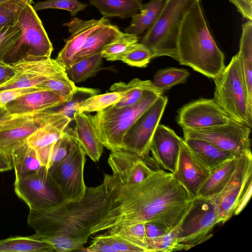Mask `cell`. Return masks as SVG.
Instances as JSON below:
<instances>
[{
    "mask_svg": "<svg viewBox=\"0 0 252 252\" xmlns=\"http://www.w3.org/2000/svg\"><path fill=\"white\" fill-rule=\"evenodd\" d=\"M66 101L56 93L38 90L23 95L8 103L5 108L12 115H32L50 109Z\"/></svg>",
    "mask_w": 252,
    "mask_h": 252,
    "instance_id": "obj_19",
    "label": "cell"
},
{
    "mask_svg": "<svg viewBox=\"0 0 252 252\" xmlns=\"http://www.w3.org/2000/svg\"><path fill=\"white\" fill-rule=\"evenodd\" d=\"M183 139L167 126L158 125L153 136L150 151L155 162L173 173L176 169Z\"/></svg>",
    "mask_w": 252,
    "mask_h": 252,
    "instance_id": "obj_17",
    "label": "cell"
},
{
    "mask_svg": "<svg viewBox=\"0 0 252 252\" xmlns=\"http://www.w3.org/2000/svg\"><path fill=\"white\" fill-rule=\"evenodd\" d=\"M16 25L21 36L3 61L13 64L21 60H38L51 58L53 47L42 23L32 4L26 3Z\"/></svg>",
    "mask_w": 252,
    "mask_h": 252,
    "instance_id": "obj_7",
    "label": "cell"
},
{
    "mask_svg": "<svg viewBox=\"0 0 252 252\" xmlns=\"http://www.w3.org/2000/svg\"><path fill=\"white\" fill-rule=\"evenodd\" d=\"M70 147L66 157L51 166L48 171L59 188L65 202H78L84 196L86 155L70 128Z\"/></svg>",
    "mask_w": 252,
    "mask_h": 252,
    "instance_id": "obj_8",
    "label": "cell"
},
{
    "mask_svg": "<svg viewBox=\"0 0 252 252\" xmlns=\"http://www.w3.org/2000/svg\"><path fill=\"white\" fill-rule=\"evenodd\" d=\"M167 101L166 96L159 95L141 115L126 134L123 139V150L131 152L140 157L148 155L153 136Z\"/></svg>",
    "mask_w": 252,
    "mask_h": 252,
    "instance_id": "obj_12",
    "label": "cell"
},
{
    "mask_svg": "<svg viewBox=\"0 0 252 252\" xmlns=\"http://www.w3.org/2000/svg\"><path fill=\"white\" fill-rule=\"evenodd\" d=\"M26 3L22 0H16L0 5V28L16 25L19 15Z\"/></svg>",
    "mask_w": 252,
    "mask_h": 252,
    "instance_id": "obj_45",
    "label": "cell"
},
{
    "mask_svg": "<svg viewBox=\"0 0 252 252\" xmlns=\"http://www.w3.org/2000/svg\"><path fill=\"white\" fill-rule=\"evenodd\" d=\"M150 90L159 91L154 87L151 80H142L136 78L127 83H115L110 87V91L119 93L121 98L112 106L120 108L134 105L142 99L146 92Z\"/></svg>",
    "mask_w": 252,
    "mask_h": 252,
    "instance_id": "obj_27",
    "label": "cell"
},
{
    "mask_svg": "<svg viewBox=\"0 0 252 252\" xmlns=\"http://www.w3.org/2000/svg\"><path fill=\"white\" fill-rule=\"evenodd\" d=\"M177 51L180 64L188 66L213 80L225 67L224 56L212 37L197 0L180 25Z\"/></svg>",
    "mask_w": 252,
    "mask_h": 252,
    "instance_id": "obj_3",
    "label": "cell"
},
{
    "mask_svg": "<svg viewBox=\"0 0 252 252\" xmlns=\"http://www.w3.org/2000/svg\"><path fill=\"white\" fill-rule=\"evenodd\" d=\"M109 22L108 18L103 17L98 20H89L74 17L69 22L64 23L63 26L67 27L71 34L64 40L65 45L55 60L66 69H68L88 36L95 30Z\"/></svg>",
    "mask_w": 252,
    "mask_h": 252,
    "instance_id": "obj_16",
    "label": "cell"
},
{
    "mask_svg": "<svg viewBox=\"0 0 252 252\" xmlns=\"http://www.w3.org/2000/svg\"><path fill=\"white\" fill-rule=\"evenodd\" d=\"M213 80L215 101L230 118L252 127V111L249 106L246 84L237 54Z\"/></svg>",
    "mask_w": 252,
    "mask_h": 252,
    "instance_id": "obj_6",
    "label": "cell"
},
{
    "mask_svg": "<svg viewBox=\"0 0 252 252\" xmlns=\"http://www.w3.org/2000/svg\"><path fill=\"white\" fill-rule=\"evenodd\" d=\"M251 151L239 156L237 167L222 190L211 199L222 219L223 224L232 216L237 205L252 180Z\"/></svg>",
    "mask_w": 252,
    "mask_h": 252,
    "instance_id": "obj_13",
    "label": "cell"
},
{
    "mask_svg": "<svg viewBox=\"0 0 252 252\" xmlns=\"http://www.w3.org/2000/svg\"><path fill=\"white\" fill-rule=\"evenodd\" d=\"M210 173L194 160L183 140L176 168L172 173L174 179L195 199Z\"/></svg>",
    "mask_w": 252,
    "mask_h": 252,
    "instance_id": "obj_18",
    "label": "cell"
},
{
    "mask_svg": "<svg viewBox=\"0 0 252 252\" xmlns=\"http://www.w3.org/2000/svg\"><path fill=\"white\" fill-rule=\"evenodd\" d=\"M43 90L36 87L12 88L0 91V107L4 108L9 102L29 93Z\"/></svg>",
    "mask_w": 252,
    "mask_h": 252,
    "instance_id": "obj_48",
    "label": "cell"
},
{
    "mask_svg": "<svg viewBox=\"0 0 252 252\" xmlns=\"http://www.w3.org/2000/svg\"><path fill=\"white\" fill-rule=\"evenodd\" d=\"M121 98L120 94L116 92L95 94L85 99L78 110L85 113L97 112L117 103Z\"/></svg>",
    "mask_w": 252,
    "mask_h": 252,
    "instance_id": "obj_38",
    "label": "cell"
},
{
    "mask_svg": "<svg viewBox=\"0 0 252 252\" xmlns=\"http://www.w3.org/2000/svg\"><path fill=\"white\" fill-rule=\"evenodd\" d=\"M103 181L110 192V206L91 229V235L147 221L158 223L170 232L180 226L193 205L194 198L172 173L163 170H155L133 184H122L106 174Z\"/></svg>",
    "mask_w": 252,
    "mask_h": 252,
    "instance_id": "obj_1",
    "label": "cell"
},
{
    "mask_svg": "<svg viewBox=\"0 0 252 252\" xmlns=\"http://www.w3.org/2000/svg\"><path fill=\"white\" fill-rule=\"evenodd\" d=\"M16 0L24 1H26V2L30 3L31 4H32V0H0V5L3 3H6L7 2H9V1H16Z\"/></svg>",
    "mask_w": 252,
    "mask_h": 252,
    "instance_id": "obj_56",
    "label": "cell"
},
{
    "mask_svg": "<svg viewBox=\"0 0 252 252\" xmlns=\"http://www.w3.org/2000/svg\"><path fill=\"white\" fill-rule=\"evenodd\" d=\"M102 59L101 53H99L73 63L66 69L68 76L74 83L85 81L101 69Z\"/></svg>",
    "mask_w": 252,
    "mask_h": 252,
    "instance_id": "obj_32",
    "label": "cell"
},
{
    "mask_svg": "<svg viewBox=\"0 0 252 252\" xmlns=\"http://www.w3.org/2000/svg\"><path fill=\"white\" fill-rule=\"evenodd\" d=\"M153 59L151 50L140 43L132 44L122 58L121 61L130 66L145 67Z\"/></svg>",
    "mask_w": 252,
    "mask_h": 252,
    "instance_id": "obj_40",
    "label": "cell"
},
{
    "mask_svg": "<svg viewBox=\"0 0 252 252\" xmlns=\"http://www.w3.org/2000/svg\"><path fill=\"white\" fill-rule=\"evenodd\" d=\"M16 117L10 115L5 108L0 107V129L13 123Z\"/></svg>",
    "mask_w": 252,
    "mask_h": 252,
    "instance_id": "obj_54",
    "label": "cell"
},
{
    "mask_svg": "<svg viewBox=\"0 0 252 252\" xmlns=\"http://www.w3.org/2000/svg\"><path fill=\"white\" fill-rule=\"evenodd\" d=\"M238 157L229 160L212 171L200 188L195 198L212 199L224 189L234 173Z\"/></svg>",
    "mask_w": 252,
    "mask_h": 252,
    "instance_id": "obj_24",
    "label": "cell"
},
{
    "mask_svg": "<svg viewBox=\"0 0 252 252\" xmlns=\"http://www.w3.org/2000/svg\"><path fill=\"white\" fill-rule=\"evenodd\" d=\"M145 223L140 222L121 226L117 228L107 230V233H115L134 244L142 247L146 251V235Z\"/></svg>",
    "mask_w": 252,
    "mask_h": 252,
    "instance_id": "obj_39",
    "label": "cell"
},
{
    "mask_svg": "<svg viewBox=\"0 0 252 252\" xmlns=\"http://www.w3.org/2000/svg\"><path fill=\"white\" fill-rule=\"evenodd\" d=\"M239 58L245 80L250 109L252 111V21L242 24L239 50Z\"/></svg>",
    "mask_w": 252,
    "mask_h": 252,
    "instance_id": "obj_26",
    "label": "cell"
},
{
    "mask_svg": "<svg viewBox=\"0 0 252 252\" xmlns=\"http://www.w3.org/2000/svg\"><path fill=\"white\" fill-rule=\"evenodd\" d=\"M88 252H118L108 242L105 240L101 235L95 237L91 245L81 251Z\"/></svg>",
    "mask_w": 252,
    "mask_h": 252,
    "instance_id": "obj_49",
    "label": "cell"
},
{
    "mask_svg": "<svg viewBox=\"0 0 252 252\" xmlns=\"http://www.w3.org/2000/svg\"><path fill=\"white\" fill-rule=\"evenodd\" d=\"M70 128L67 126L63 135L52 145L50 151L49 168L61 161L67 155L70 147Z\"/></svg>",
    "mask_w": 252,
    "mask_h": 252,
    "instance_id": "obj_46",
    "label": "cell"
},
{
    "mask_svg": "<svg viewBox=\"0 0 252 252\" xmlns=\"http://www.w3.org/2000/svg\"><path fill=\"white\" fill-rule=\"evenodd\" d=\"M179 227L180 226L159 237L153 238L146 237L147 252H171L190 249L189 246L178 242L177 236Z\"/></svg>",
    "mask_w": 252,
    "mask_h": 252,
    "instance_id": "obj_35",
    "label": "cell"
},
{
    "mask_svg": "<svg viewBox=\"0 0 252 252\" xmlns=\"http://www.w3.org/2000/svg\"><path fill=\"white\" fill-rule=\"evenodd\" d=\"M183 131L184 138L203 140L238 156L251 151V127L232 119L221 125L199 129H183Z\"/></svg>",
    "mask_w": 252,
    "mask_h": 252,
    "instance_id": "obj_11",
    "label": "cell"
},
{
    "mask_svg": "<svg viewBox=\"0 0 252 252\" xmlns=\"http://www.w3.org/2000/svg\"><path fill=\"white\" fill-rule=\"evenodd\" d=\"M53 92L67 101L71 97L77 87L69 78L66 70L50 77L35 86Z\"/></svg>",
    "mask_w": 252,
    "mask_h": 252,
    "instance_id": "obj_34",
    "label": "cell"
},
{
    "mask_svg": "<svg viewBox=\"0 0 252 252\" xmlns=\"http://www.w3.org/2000/svg\"><path fill=\"white\" fill-rule=\"evenodd\" d=\"M52 245L35 234L30 236L11 237L0 240V252H51Z\"/></svg>",
    "mask_w": 252,
    "mask_h": 252,
    "instance_id": "obj_30",
    "label": "cell"
},
{
    "mask_svg": "<svg viewBox=\"0 0 252 252\" xmlns=\"http://www.w3.org/2000/svg\"><path fill=\"white\" fill-rule=\"evenodd\" d=\"M222 219L210 199H194L193 205L182 222L177 240L190 248L209 239L210 232Z\"/></svg>",
    "mask_w": 252,
    "mask_h": 252,
    "instance_id": "obj_10",
    "label": "cell"
},
{
    "mask_svg": "<svg viewBox=\"0 0 252 252\" xmlns=\"http://www.w3.org/2000/svg\"><path fill=\"white\" fill-rule=\"evenodd\" d=\"M48 78L28 72L16 71V74L11 79L0 86V91L12 88L35 87Z\"/></svg>",
    "mask_w": 252,
    "mask_h": 252,
    "instance_id": "obj_43",
    "label": "cell"
},
{
    "mask_svg": "<svg viewBox=\"0 0 252 252\" xmlns=\"http://www.w3.org/2000/svg\"><path fill=\"white\" fill-rule=\"evenodd\" d=\"M73 120L75 122V135L81 148L93 161H98L104 146L96 136L92 115L77 110L74 114Z\"/></svg>",
    "mask_w": 252,
    "mask_h": 252,
    "instance_id": "obj_22",
    "label": "cell"
},
{
    "mask_svg": "<svg viewBox=\"0 0 252 252\" xmlns=\"http://www.w3.org/2000/svg\"><path fill=\"white\" fill-rule=\"evenodd\" d=\"M21 34L16 25L0 28V61H3L18 41Z\"/></svg>",
    "mask_w": 252,
    "mask_h": 252,
    "instance_id": "obj_44",
    "label": "cell"
},
{
    "mask_svg": "<svg viewBox=\"0 0 252 252\" xmlns=\"http://www.w3.org/2000/svg\"><path fill=\"white\" fill-rule=\"evenodd\" d=\"M242 16L248 20L252 21V0H229Z\"/></svg>",
    "mask_w": 252,
    "mask_h": 252,
    "instance_id": "obj_50",
    "label": "cell"
},
{
    "mask_svg": "<svg viewBox=\"0 0 252 252\" xmlns=\"http://www.w3.org/2000/svg\"><path fill=\"white\" fill-rule=\"evenodd\" d=\"M13 167L11 157L0 151V172L10 170Z\"/></svg>",
    "mask_w": 252,
    "mask_h": 252,
    "instance_id": "obj_55",
    "label": "cell"
},
{
    "mask_svg": "<svg viewBox=\"0 0 252 252\" xmlns=\"http://www.w3.org/2000/svg\"><path fill=\"white\" fill-rule=\"evenodd\" d=\"M98 92L97 89L77 87L69 100L50 109L73 120L74 114L82 102L88 97L97 94Z\"/></svg>",
    "mask_w": 252,
    "mask_h": 252,
    "instance_id": "obj_37",
    "label": "cell"
},
{
    "mask_svg": "<svg viewBox=\"0 0 252 252\" xmlns=\"http://www.w3.org/2000/svg\"><path fill=\"white\" fill-rule=\"evenodd\" d=\"M145 229L146 237L148 238L159 237L168 232L161 225L152 221L146 222Z\"/></svg>",
    "mask_w": 252,
    "mask_h": 252,
    "instance_id": "obj_51",
    "label": "cell"
},
{
    "mask_svg": "<svg viewBox=\"0 0 252 252\" xmlns=\"http://www.w3.org/2000/svg\"><path fill=\"white\" fill-rule=\"evenodd\" d=\"M163 0H150L142 4L139 13L131 17L129 25L125 32L139 36L148 30L157 19L163 4Z\"/></svg>",
    "mask_w": 252,
    "mask_h": 252,
    "instance_id": "obj_29",
    "label": "cell"
},
{
    "mask_svg": "<svg viewBox=\"0 0 252 252\" xmlns=\"http://www.w3.org/2000/svg\"><path fill=\"white\" fill-rule=\"evenodd\" d=\"M101 236L108 242L118 252H146L145 249L129 241L120 235L113 233H105Z\"/></svg>",
    "mask_w": 252,
    "mask_h": 252,
    "instance_id": "obj_47",
    "label": "cell"
},
{
    "mask_svg": "<svg viewBox=\"0 0 252 252\" xmlns=\"http://www.w3.org/2000/svg\"><path fill=\"white\" fill-rule=\"evenodd\" d=\"M189 75V71L184 68H166L156 72L152 83L155 88L163 93L173 86L185 83Z\"/></svg>",
    "mask_w": 252,
    "mask_h": 252,
    "instance_id": "obj_33",
    "label": "cell"
},
{
    "mask_svg": "<svg viewBox=\"0 0 252 252\" xmlns=\"http://www.w3.org/2000/svg\"><path fill=\"white\" fill-rule=\"evenodd\" d=\"M197 0H165L154 24L141 43L151 51L153 58L168 56L177 61V40L182 20Z\"/></svg>",
    "mask_w": 252,
    "mask_h": 252,
    "instance_id": "obj_5",
    "label": "cell"
},
{
    "mask_svg": "<svg viewBox=\"0 0 252 252\" xmlns=\"http://www.w3.org/2000/svg\"><path fill=\"white\" fill-rule=\"evenodd\" d=\"M252 180L249 183L246 190L241 197L234 211L233 215H238L245 207L252 195Z\"/></svg>",
    "mask_w": 252,
    "mask_h": 252,
    "instance_id": "obj_53",
    "label": "cell"
},
{
    "mask_svg": "<svg viewBox=\"0 0 252 252\" xmlns=\"http://www.w3.org/2000/svg\"><path fill=\"white\" fill-rule=\"evenodd\" d=\"M163 93L158 90L145 92L136 104L117 108L111 106L92 116L96 136L111 152L122 150L124 138L130 128Z\"/></svg>",
    "mask_w": 252,
    "mask_h": 252,
    "instance_id": "obj_4",
    "label": "cell"
},
{
    "mask_svg": "<svg viewBox=\"0 0 252 252\" xmlns=\"http://www.w3.org/2000/svg\"><path fill=\"white\" fill-rule=\"evenodd\" d=\"M32 115L18 116L13 123L0 129V151L11 156L12 152L27 143L28 137L42 125Z\"/></svg>",
    "mask_w": 252,
    "mask_h": 252,
    "instance_id": "obj_20",
    "label": "cell"
},
{
    "mask_svg": "<svg viewBox=\"0 0 252 252\" xmlns=\"http://www.w3.org/2000/svg\"><path fill=\"white\" fill-rule=\"evenodd\" d=\"M16 74V70L11 64L0 61V86L11 79Z\"/></svg>",
    "mask_w": 252,
    "mask_h": 252,
    "instance_id": "obj_52",
    "label": "cell"
},
{
    "mask_svg": "<svg viewBox=\"0 0 252 252\" xmlns=\"http://www.w3.org/2000/svg\"><path fill=\"white\" fill-rule=\"evenodd\" d=\"M72 120L63 116L38 127L27 138L28 145L37 151L53 144L65 133Z\"/></svg>",
    "mask_w": 252,
    "mask_h": 252,
    "instance_id": "obj_25",
    "label": "cell"
},
{
    "mask_svg": "<svg viewBox=\"0 0 252 252\" xmlns=\"http://www.w3.org/2000/svg\"><path fill=\"white\" fill-rule=\"evenodd\" d=\"M89 238L58 235L45 238L42 240L49 242L52 245L54 251L69 252L81 251L87 243Z\"/></svg>",
    "mask_w": 252,
    "mask_h": 252,
    "instance_id": "obj_41",
    "label": "cell"
},
{
    "mask_svg": "<svg viewBox=\"0 0 252 252\" xmlns=\"http://www.w3.org/2000/svg\"><path fill=\"white\" fill-rule=\"evenodd\" d=\"M110 200L109 190L103 181L97 187H86L84 197L78 202L30 209L28 224L41 239L58 235L89 237L91 229L107 211Z\"/></svg>",
    "mask_w": 252,
    "mask_h": 252,
    "instance_id": "obj_2",
    "label": "cell"
},
{
    "mask_svg": "<svg viewBox=\"0 0 252 252\" xmlns=\"http://www.w3.org/2000/svg\"><path fill=\"white\" fill-rule=\"evenodd\" d=\"M104 18L131 17L139 11L142 0H89Z\"/></svg>",
    "mask_w": 252,
    "mask_h": 252,
    "instance_id": "obj_28",
    "label": "cell"
},
{
    "mask_svg": "<svg viewBox=\"0 0 252 252\" xmlns=\"http://www.w3.org/2000/svg\"><path fill=\"white\" fill-rule=\"evenodd\" d=\"M15 180L21 179L38 170L41 166L36 151L25 143L11 155Z\"/></svg>",
    "mask_w": 252,
    "mask_h": 252,
    "instance_id": "obj_31",
    "label": "cell"
},
{
    "mask_svg": "<svg viewBox=\"0 0 252 252\" xmlns=\"http://www.w3.org/2000/svg\"><path fill=\"white\" fill-rule=\"evenodd\" d=\"M230 119L214 99L201 98L182 107L177 122L183 129H199L224 124Z\"/></svg>",
    "mask_w": 252,
    "mask_h": 252,
    "instance_id": "obj_14",
    "label": "cell"
},
{
    "mask_svg": "<svg viewBox=\"0 0 252 252\" xmlns=\"http://www.w3.org/2000/svg\"><path fill=\"white\" fill-rule=\"evenodd\" d=\"M183 140L194 160L210 172L226 161L238 157L234 153L220 149L203 140L189 138Z\"/></svg>",
    "mask_w": 252,
    "mask_h": 252,
    "instance_id": "obj_21",
    "label": "cell"
},
{
    "mask_svg": "<svg viewBox=\"0 0 252 252\" xmlns=\"http://www.w3.org/2000/svg\"><path fill=\"white\" fill-rule=\"evenodd\" d=\"M16 195L30 209L54 207L64 202L57 185L44 166L21 179L15 180Z\"/></svg>",
    "mask_w": 252,
    "mask_h": 252,
    "instance_id": "obj_9",
    "label": "cell"
},
{
    "mask_svg": "<svg viewBox=\"0 0 252 252\" xmlns=\"http://www.w3.org/2000/svg\"><path fill=\"white\" fill-rule=\"evenodd\" d=\"M122 32L118 26L110 22L97 29L88 36L83 46L74 57L72 64L86 57L101 53L106 45Z\"/></svg>",
    "mask_w": 252,
    "mask_h": 252,
    "instance_id": "obj_23",
    "label": "cell"
},
{
    "mask_svg": "<svg viewBox=\"0 0 252 252\" xmlns=\"http://www.w3.org/2000/svg\"><path fill=\"white\" fill-rule=\"evenodd\" d=\"M108 163L112 171L113 177L124 185L140 182L155 171L144 160V157L123 149L111 152Z\"/></svg>",
    "mask_w": 252,
    "mask_h": 252,
    "instance_id": "obj_15",
    "label": "cell"
},
{
    "mask_svg": "<svg viewBox=\"0 0 252 252\" xmlns=\"http://www.w3.org/2000/svg\"><path fill=\"white\" fill-rule=\"evenodd\" d=\"M87 5L78 0H46L38 1L32 7L35 12L45 9H59L68 11L75 16L84 10Z\"/></svg>",
    "mask_w": 252,
    "mask_h": 252,
    "instance_id": "obj_42",
    "label": "cell"
},
{
    "mask_svg": "<svg viewBox=\"0 0 252 252\" xmlns=\"http://www.w3.org/2000/svg\"><path fill=\"white\" fill-rule=\"evenodd\" d=\"M138 41L139 37L136 35L123 32L114 40L104 47L101 52L102 56L107 61H121L126 51Z\"/></svg>",
    "mask_w": 252,
    "mask_h": 252,
    "instance_id": "obj_36",
    "label": "cell"
}]
</instances>
